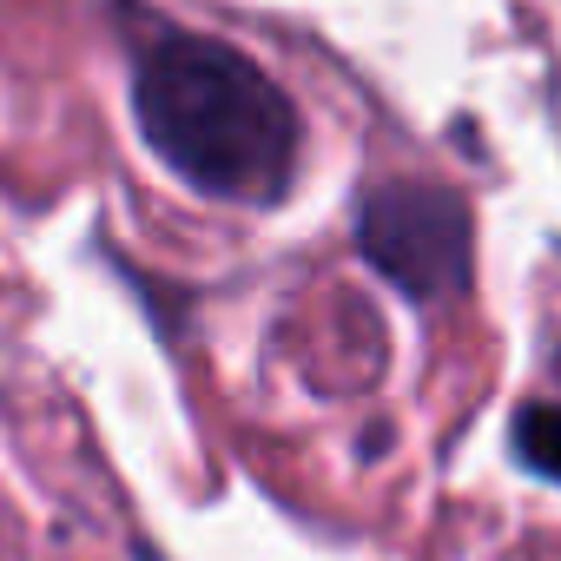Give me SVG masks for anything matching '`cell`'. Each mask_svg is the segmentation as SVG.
<instances>
[{"label":"cell","mask_w":561,"mask_h":561,"mask_svg":"<svg viewBox=\"0 0 561 561\" xmlns=\"http://www.w3.org/2000/svg\"><path fill=\"white\" fill-rule=\"evenodd\" d=\"M133 113L165 172L211 198H277L298 172V106L251 54L211 34H159L133 67Z\"/></svg>","instance_id":"cell-1"},{"label":"cell","mask_w":561,"mask_h":561,"mask_svg":"<svg viewBox=\"0 0 561 561\" xmlns=\"http://www.w3.org/2000/svg\"><path fill=\"white\" fill-rule=\"evenodd\" d=\"M357 244L416 305L462 298L469 285V211L443 185H383L357 211Z\"/></svg>","instance_id":"cell-2"},{"label":"cell","mask_w":561,"mask_h":561,"mask_svg":"<svg viewBox=\"0 0 561 561\" xmlns=\"http://www.w3.org/2000/svg\"><path fill=\"white\" fill-rule=\"evenodd\" d=\"M515 456H522L535 476L561 482V403H528V410L515 416Z\"/></svg>","instance_id":"cell-3"}]
</instances>
